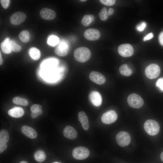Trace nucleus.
Masks as SVG:
<instances>
[{"instance_id":"obj_17","label":"nucleus","mask_w":163,"mask_h":163,"mask_svg":"<svg viewBox=\"0 0 163 163\" xmlns=\"http://www.w3.org/2000/svg\"><path fill=\"white\" fill-rule=\"evenodd\" d=\"M21 131L23 134L29 138L35 139L37 136V133L35 130L28 126H23L21 128Z\"/></svg>"},{"instance_id":"obj_22","label":"nucleus","mask_w":163,"mask_h":163,"mask_svg":"<svg viewBox=\"0 0 163 163\" xmlns=\"http://www.w3.org/2000/svg\"><path fill=\"white\" fill-rule=\"evenodd\" d=\"M119 70L120 73L124 76H130L132 73V70L126 64L121 65L119 68Z\"/></svg>"},{"instance_id":"obj_15","label":"nucleus","mask_w":163,"mask_h":163,"mask_svg":"<svg viewBox=\"0 0 163 163\" xmlns=\"http://www.w3.org/2000/svg\"><path fill=\"white\" fill-rule=\"evenodd\" d=\"M63 133L66 138L72 140L75 139L77 135L75 129L72 127L69 126H67L65 128Z\"/></svg>"},{"instance_id":"obj_9","label":"nucleus","mask_w":163,"mask_h":163,"mask_svg":"<svg viewBox=\"0 0 163 163\" xmlns=\"http://www.w3.org/2000/svg\"><path fill=\"white\" fill-rule=\"evenodd\" d=\"M100 33L99 30L93 28L86 30L84 33L85 38L90 41L97 40L100 38Z\"/></svg>"},{"instance_id":"obj_42","label":"nucleus","mask_w":163,"mask_h":163,"mask_svg":"<svg viewBox=\"0 0 163 163\" xmlns=\"http://www.w3.org/2000/svg\"><path fill=\"white\" fill-rule=\"evenodd\" d=\"M19 163H28L26 161H22L20 162Z\"/></svg>"},{"instance_id":"obj_31","label":"nucleus","mask_w":163,"mask_h":163,"mask_svg":"<svg viewBox=\"0 0 163 163\" xmlns=\"http://www.w3.org/2000/svg\"><path fill=\"white\" fill-rule=\"evenodd\" d=\"M41 106L39 104H34L30 107V110L32 112H34L42 110Z\"/></svg>"},{"instance_id":"obj_43","label":"nucleus","mask_w":163,"mask_h":163,"mask_svg":"<svg viewBox=\"0 0 163 163\" xmlns=\"http://www.w3.org/2000/svg\"><path fill=\"white\" fill-rule=\"evenodd\" d=\"M81 1H82V2H84V1H86V0H81Z\"/></svg>"},{"instance_id":"obj_14","label":"nucleus","mask_w":163,"mask_h":163,"mask_svg":"<svg viewBox=\"0 0 163 163\" xmlns=\"http://www.w3.org/2000/svg\"><path fill=\"white\" fill-rule=\"evenodd\" d=\"M40 14L43 19L47 20H53L56 16L54 11L47 8L42 9L40 11Z\"/></svg>"},{"instance_id":"obj_32","label":"nucleus","mask_w":163,"mask_h":163,"mask_svg":"<svg viewBox=\"0 0 163 163\" xmlns=\"http://www.w3.org/2000/svg\"><path fill=\"white\" fill-rule=\"evenodd\" d=\"M100 1L103 4L107 6L113 5L116 2L115 0H100Z\"/></svg>"},{"instance_id":"obj_6","label":"nucleus","mask_w":163,"mask_h":163,"mask_svg":"<svg viewBox=\"0 0 163 163\" xmlns=\"http://www.w3.org/2000/svg\"><path fill=\"white\" fill-rule=\"evenodd\" d=\"M116 140L118 144L121 147L127 146L130 143L131 137L127 132L122 131L117 133L116 136Z\"/></svg>"},{"instance_id":"obj_25","label":"nucleus","mask_w":163,"mask_h":163,"mask_svg":"<svg viewBox=\"0 0 163 163\" xmlns=\"http://www.w3.org/2000/svg\"><path fill=\"white\" fill-rule=\"evenodd\" d=\"M29 53L31 57L35 60L38 59L40 56V51L35 47H32L30 49Z\"/></svg>"},{"instance_id":"obj_26","label":"nucleus","mask_w":163,"mask_h":163,"mask_svg":"<svg viewBox=\"0 0 163 163\" xmlns=\"http://www.w3.org/2000/svg\"><path fill=\"white\" fill-rule=\"evenodd\" d=\"M12 102L14 104L24 106H27L28 104V101L27 99L19 97H14Z\"/></svg>"},{"instance_id":"obj_18","label":"nucleus","mask_w":163,"mask_h":163,"mask_svg":"<svg viewBox=\"0 0 163 163\" xmlns=\"http://www.w3.org/2000/svg\"><path fill=\"white\" fill-rule=\"evenodd\" d=\"M78 119L83 129L85 130H88L89 128V122L85 113L82 111L79 112L78 113Z\"/></svg>"},{"instance_id":"obj_24","label":"nucleus","mask_w":163,"mask_h":163,"mask_svg":"<svg viewBox=\"0 0 163 163\" xmlns=\"http://www.w3.org/2000/svg\"><path fill=\"white\" fill-rule=\"evenodd\" d=\"M46 158V155L44 152L41 150L37 151L34 154L35 160L37 162H41L43 161Z\"/></svg>"},{"instance_id":"obj_36","label":"nucleus","mask_w":163,"mask_h":163,"mask_svg":"<svg viewBox=\"0 0 163 163\" xmlns=\"http://www.w3.org/2000/svg\"><path fill=\"white\" fill-rule=\"evenodd\" d=\"M43 113V111L41 110L39 111L32 112L31 114V116L33 118H35L37 117L38 115L41 114Z\"/></svg>"},{"instance_id":"obj_12","label":"nucleus","mask_w":163,"mask_h":163,"mask_svg":"<svg viewBox=\"0 0 163 163\" xmlns=\"http://www.w3.org/2000/svg\"><path fill=\"white\" fill-rule=\"evenodd\" d=\"M89 78L93 82L99 85L103 84L106 82V78L104 76L96 71L91 72L89 75Z\"/></svg>"},{"instance_id":"obj_13","label":"nucleus","mask_w":163,"mask_h":163,"mask_svg":"<svg viewBox=\"0 0 163 163\" xmlns=\"http://www.w3.org/2000/svg\"><path fill=\"white\" fill-rule=\"evenodd\" d=\"M69 47L68 45L65 42L60 43L55 48L54 52L58 56H66L69 51Z\"/></svg>"},{"instance_id":"obj_30","label":"nucleus","mask_w":163,"mask_h":163,"mask_svg":"<svg viewBox=\"0 0 163 163\" xmlns=\"http://www.w3.org/2000/svg\"><path fill=\"white\" fill-rule=\"evenodd\" d=\"M9 45L11 50L14 52H19L21 50V47L13 40L9 41Z\"/></svg>"},{"instance_id":"obj_29","label":"nucleus","mask_w":163,"mask_h":163,"mask_svg":"<svg viewBox=\"0 0 163 163\" xmlns=\"http://www.w3.org/2000/svg\"><path fill=\"white\" fill-rule=\"evenodd\" d=\"M99 16L101 21H105L107 19L109 15L107 8L105 7L102 8L99 13Z\"/></svg>"},{"instance_id":"obj_16","label":"nucleus","mask_w":163,"mask_h":163,"mask_svg":"<svg viewBox=\"0 0 163 163\" xmlns=\"http://www.w3.org/2000/svg\"><path fill=\"white\" fill-rule=\"evenodd\" d=\"M90 100L95 106H99L101 104L102 100L101 95L97 91H92L89 95Z\"/></svg>"},{"instance_id":"obj_19","label":"nucleus","mask_w":163,"mask_h":163,"mask_svg":"<svg viewBox=\"0 0 163 163\" xmlns=\"http://www.w3.org/2000/svg\"><path fill=\"white\" fill-rule=\"evenodd\" d=\"M24 111L21 107H15L9 110L8 111V114L12 117L19 118L24 115Z\"/></svg>"},{"instance_id":"obj_38","label":"nucleus","mask_w":163,"mask_h":163,"mask_svg":"<svg viewBox=\"0 0 163 163\" xmlns=\"http://www.w3.org/2000/svg\"><path fill=\"white\" fill-rule=\"evenodd\" d=\"M158 39L160 44L163 46V31L159 35Z\"/></svg>"},{"instance_id":"obj_35","label":"nucleus","mask_w":163,"mask_h":163,"mask_svg":"<svg viewBox=\"0 0 163 163\" xmlns=\"http://www.w3.org/2000/svg\"><path fill=\"white\" fill-rule=\"evenodd\" d=\"M0 2L3 7L5 9H6L8 6L10 2L9 0H1Z\"/></svg>"},{"instance_id":"obj_41","label":"nucleus","mask_w":163,"mask_h":163,"mask_svg":"<svg viewBox=\"0 0 163 163\" xmlns=\"http://www.w3.org/2000/svg\"><path fill=\"white\" fill-rule=\"evenodd\" d=\"M160 158L161 160L163 161V151L162 152L160 155Z\"/></svg>"},{"instance_id":"obj_27","label":"nucleus","mask_w":163,"mask_h":163,"mask_svg":"<svg viewBox=\"0 0 163 163\" xmlns=\"http://www.w3.org/2000/svg\"><path fill=\"white\" fill-rule=\"evenodd\" d=\"M19 39L21 40L24 43L28 42L30 39L29 33L26 30L22 31L19 35Z\"/></svg>"},{"instance_id":"obj_7","label":"nucleus","mask_w":163,"mask_h":163,"mask_svg":"<svg viewBox=\"0 0 163 163\" xmlns=\"http://www.w3.org/2000/svg\"><path fill=\"white\" fill-rule=\"evenodd\" d=\"M119 53L123 57H128L132 56L134 50L132 46L129 44H124L120 45L118 48Z\"/></svg>"},{"instance_id":"obj_5","label":"nucleus","mask_w":163,"mask_h":163,"mask_svg":"<svg viewBox=\"0 0 163 163\" xmlns=\"http://www.w3.org/2000/svg\"><path fill=\"white\" fill-rule=\"evenodd\" d=\"M160 69L158 66L156 64H151L148 66L145 71L146 77L150 79L157 78L159 75Z\"/></svg>"},{"instance_id":"obj_20","label":"nucleus","mask_w":163,"mask_h":163,"mask_svg":"<svg viewBox=\"0 0 163 163\" xmlns=\"http://www.w3.org/2000/svg\"><path fill=\"white\" fill-rule=\"evenodd\" d=\"M57 64L58 61L56 59H50L44 61L42 64V67L46 70H51L55 68Z\"/></svg>"},{"instance_id":"obj_3","label":"nucleus","mask_w":163,"mask_h":163,"mask_svg":"<svg viewBox=\"0 0 163 163\" xmlns=\"http://www.w3.org/2000/svg\"><path fill=\"white\" fill-rule=\"evenodd\" d=\"M127 102L131 107L135 108L141 107L143 105L144 101L139 95L135 93L129 95L127 98Z\"/></svg>"},{"instance_id":"obj_40","label":"nucleus","mask_w":163,"mask_h":163,"mask_svg":"<svg viewBox=\"0 0 163 163\" xmlns=\"http://www.w3.org/2000/svg\"><path fill=\"white\" fill-rule=\"evenodd\" d=\"M3 59L2 57L1 52L0 51V65H2L3 63Z\"/></svg>"},{"instance_id":"obj_11","label":"nucleus","mask_w":163,"mask_h":163,"mask_svg":"<svg viewBox=\"0 0 163 163\" xmlns=\"http://www.w3.org/2000/svg\"><path fill=\"white\" fill-rule=\"evenodd\" d=\"M9 135L8 131L3 129L0 132V153H2L7 148L6 143L8 141Z\"/></svg>"},{"instance_id":"obj_4","label":"nucleus","mask_w":163,"mask_h":163,"mask_svg":"<svg viewBox=\"0 0 163 163\" xmlns=\"http://www.w3.org/2000/svg\"><path fill=\"white\" fill-rule=\"evenodd\" d=\"M90 152L88 149L83 146L75 148L73 150L72 155L75 159L82 160L87 158L89 155Z\"/></svg>"},{"instance_id":"obj_39","label":"nucleus","mask_w":163,"mask_h":163,"mask_svg":"<svg viewBox=\"0 0 163 163\" xmlns=\"http://www.w3.org/2000/svg\"><path fill=\"white\" fill-rule=\"evenodd\" d=\"M114 10L113 8H110L108 11L109 15H112L114 13Z\"/></svg>"},{"instance_id":"obj_1","label":"nucleus","mask_w":163,"mask_h":163,"mask_svg":"<svg viewBox=\"0 0 163 163\" xmlns=\"http://www.w3.org/2000/svg\"><path fill=\"white\" fill-rule=\"evenodd\" d=\"M74 56L77 61L85 62L88 61L91 56V52L87 47H81L76 48L74 51Z\"/></svg>"},{"instance_id":"obj_10","label":"nucleus","mask_w":163,"mask_h":163,"mask_svg":"<svg viewBox=\"0 0 163 163\" xmlns=\"http://www.w3.org/2000/svg\"><path fill=\"white\" fill-rule=\"evenodd\" d=\"M26 18V16L24 13L21 11H17L11 16L10 21L12 24L18 25L24 21Z\"/></svg>"},{"instance_id":"obj_8","label":"nucleus","mask_w":163,"mask_h":163,"mask_svg":"<svg viewBox=\"0 0 163 163\" xmlns=\"http://www.w3.org/2000/svg\"><path fill=\"white\" fill-rule=\"evenodd\" d=\"M117 117L116 113L113 110L108 111L102 115L101 119L102 122L106 124H110L114 123Z\"/></svg>"},{"instance_id":"obj_28","label":"nucleus","mask_w":163,"mask_h":163,"mask_svg":"<svg viewBox=\"0 0 163 163\" xmlns=\"http://www.w3.org/2000/svg\"><path fill=\"white\" fill-rule=\"evenodd\" d=\"M59 39L56 36L52 35L50 36L48 39L47 43L51 46H54L59 42Z\"/></svg>"},{"instance_id":"obj_37","label":"nucleus","mask_w":163,"mask_h":163,"mask_svg":"<svg viewBox=\"0 0 163 163\" xmlns=\"http://www.w3.org/2000/svg\"><path fill=\"white\" fill-rule=\"evenodd\" d=\"M153 37V34L152 33H150L146 35L143 38L144 41H146L151 39Z\"/></svg>"},{"instance_id":"obj_33","label":"nucleus","mask_w":163,"mask_h":163,"mask_svg":"<svg viewBox=\"0 0 163 163\" xmlns=\"http://www.w3.org/2000/svg\"><path fill=\"white\" fill-rule=\"evenodd\" d=\"M156 85L162 91H163V77L158 79L156 81Z\"/></svg>"},{"instance_id":"obj_21","label":"nucleus","mask_w":163,"mask_h":163,"mask_svg":"<svg viewBox=\"0 0 163 163\" xmlns=\"http://www.w3.org/2000/svg\"><path fill=\"white\" fill-rule=\"evenodd\" d=\"M9 39L6 38L1 43V47L2 52L6 54H9L11 53V50L9 45Z\"/></svg>"},{"instance_id":"obj_34","label":"nucleus","mask_w":163,"mask_h":163,"mask_svg":"<svg viewBox=\"0 0 163 163\" xmlns=\"http://www.w3.org/2000/svg\"><path fill=\"white\" fill-rule=\"evenodd\" d=\"M146 26V23L145 22H142L137 26L136 28L139 31L142 32L144 30Z\"/></svg>"},{"instance_id":"obj_44","label":"nucleus","mask_w":163,"mask_h":163,"mask_svg":"<svg viewBox=\"0 0 163 163\" xmlns=\"http://www.w3.org/2000/svg\"><path fill=\"white\" fill-rule=\"evenodd\" d=\"M53 163H59L57 162H53Z\"/></svg>"},{"instance_id":"obj_23","label":"nucleus","mask_w":163,"mask_h":163,"mask_svg":"<svg viewBox=\"0 0 163 163\" xmlns=\"http://www.w3.org/2000/svg\"><path fill=\"white\" fill-rule=\"evenodd\" d=\"M94 19L95 18L93 15H85L83 17L81 21V23L84 26H88L94 21Z\"/></svg>"},{"instance_id":"obj_2","label":"nucleus","mask_w":163,"mask_h":163,"mask_svg":"<svg viewBox=\"0 0 163 163\" xmlns=\"http://www.w3.org/2000/svg\"><path fill=\"white\" fill-rule=\"evenodd\" d=\"M144 127L145 132L151 136L157 134L160 129V127L158 123L153 120H146L144 123Z\"/></svg>"}]
</instances>
